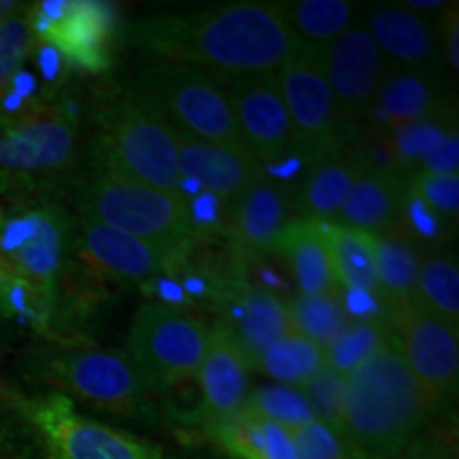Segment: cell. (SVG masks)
Wrapping results in <instances>:
<instances>
[{"label":"cell","mask_w":459,"mask_h":459,"mask_svg":"<svg viewBox=\"0 0 459 459\" xmlns=\"http://www.w3.org/2000/svg\"><path fill=\"white\" fill-rule=\"evenodd\" d=\"M128 41L153 62L213 77L277 73L302 43L287 22L283 4L273 3L158 13L132 24Z\"/></svg>","instance_id":"6da1fadb"},{"label":"cell","mask_w":459,"mask_h":459,"mask_svg":"<svg viewBox=\"0 0 459 459\" xmlns=\"http://www.w3.org/2000/svg\"><path fill=\"white\" fill-rule=\"evenodd\" d=\"M436 406L392 338L347 377L342 440L358 459H398Z\"/></svg>","instance_id":"7a4b0ae2"},{"label":"cell","mask_w":459,"mask_h":459,"mask_svg":"<svg viewBox=\"0 0 459 459\" xmlns=\"http://www.w3.org/2000/svg\"><path fill=\"white\" fill-rule=\"evenodd\" d=\"M24 372L51 392L115 415L149 411L152 389L126 353L82 344H45L24 358Z\"/></svg>","instance_id":"3957f363"},{"label":"cell","mask_w":459,"mask_h":459,"mask_svg":"<svg viewBox=\"0 0 459 459\" xmlns=\"http://www.w3.org/2000/svg\"><path fill=\"white\" fill-rule=\"evenodd\" d=\"M128 99L160 115L175 132L247 152L228 91L213 74L152 62L136 73Z\"/></svg>","instance_id":"277c9868"},{"label":"cell","mask_w":459,"mask_h":459,"mask_svg":"<svg viewBox=\"0 0 459 459\" xmlns=\"http://www.w3.org/2000/svg\"><path fill=\"white\" fill-rule=\"evenodd\" d=\"M94 169L108 179L181 194L175 130L132 99L115 108L102 126L94 147Z\"/></svg>","instance_id":"5b68a950"},{"label":"cell","mask_w":459,"mask_h":459,"mask_svg":"<svg viewBox=\"0 0 459 459\" xmlns=\"http://www.w3.org/2000/svg\"><path fill=\"white\" fill-rule=\"evenodd\" d=\"M79 204L83 217L122 230L170 255L179 254L196 237V221L183 194L160 192L94 172L83 183Z\"/></svg>","instance_id":"8992f818"},{"label":"cell","mask_w":459,"mask_h":459,"mask_svg":"<svg viewBox=\"0 0 459 459\" xmlns=\"http://www.w3.org/2000/svg\"><path fill=\"white\" fill-rule=\"evenodd\" d=\"M9 402L48 459H164L158 445L82 415L60 394H9Z\"/></svg>","instance_id":"52a82bcc"},{"label":"cell","mask_w":459,"mask_h":459,"mask_svg":"<svg viewBox=\"0 0 459 459\" xmlns=\"http://www.w3.org/2000/svg\"><path fill=\"white\" fill-rule=\"evenodd\" d=\"M209 330L203 321L162 302L136 311L126 338V355L152 392H169L196 378Z\"/></svg>","instance_id":"ba28073f"},{"label":"cell","mask_w":459,"mask_h":459,"mask_svg":"<svg viewBox=\"0 0 459 459\" xmlns=\"http://www.w3.org/2000/svg\"><path fill=\"white\" fill-rule=\"evenodd\" d=\"M79 145L77 122L57 107H34L0 124V189L43 186L66 172Z\"/></svg>","instance_id":"9c48e42d"},{"label":"cell","mask_w":459,"mask_h":459,"mask_svg":"<svg viewBox=\"0 0 459 459\" xmlns=\"http://www.w3.org/2000/svg\"><path fill=\"white\" fill-rule=\"evenodd\" d=\"M277 79L291 119L294 147L315 162L341 152L347 128L325 77L321 48L300 43L277 71Z\"/></svg>","instance_id":"30bf717a"},{"label":"cell","mask_w":459,"mask_h":459,"mask_svg":"<svg viewBox=\"0 0 459 459\" xmlns=\"http://www.w3.org/2000/svg\"><path fill=\"white\" fill-rule=\"evenodd\" d=\"M71 217L56 204H24L3 217L0 260L57 296L62 274L74 247Z\"/></svg>","instance_id":"8fae6325"},{"label":"cell","mask_w":459,"mask_h":459,"mask_svg":"<svg viewBox=\"0 0 459 459\" xmlns=\"http://www.w3.org/2000/svg\"><path fill=\"white\" fill-rule=\"evenodd\" d=\"M39 45L57 51L83 71H102L111 60L113 15L91 0H43L28 7Z\"/></svg>","instance_id":"7c38bea8"},{"label":"cell","mask_w":459,"mask_h":459,"mask_svg":"<svg viewBox=\"0 0 459 459\" xmlns=\"http://www.w3.org/2000/svg\"><path fill=\"white\" fill-rule=\"evenodd\" d=\"M389 319L402 358L438 411L457 389V328L428 313L417 302L394 311Z\"/></svg>","instance_id":"4fadbf2b"},{"label":"cell","mask_w":459,"mask_h":459,"mask_svg":"<svg viewBox=\"0 0 459 459\" xmlns=\"http://www.w3.org/2000/svg\"><path fill=\"white\" fill-rule=\"evenodd\" d=\"M228 91L245 149L257 164H277L294 147V130L277 73L217 77Z\"/></svg>","instance_id":"5bb4252c"},{"label":"cell","mask_w":459,"mask_h":459,"mask_svg":"<svg viewBox=\"0 0 459 459\" xmlns=\"http://www.w3.org/2000/svg\"><path fill=\"white\" fill-rule=\"evenodd\" d=\"M325 77L334 94L344 128L375 107L378 88L387 74V60L361 26L349 28L336 41L321 48Z\"/></svg>","instance_id":"9a60e30c"},{"label":"cell","mask_w":459,"mask_h":459,"mask_svg":"<svg viewBox=\"0 0 459 459\" xmlns=\"http://www.w3.org/2000/svg\"><path fill=\"white\" fill-rule=\"evenodd\" d=\"M175 136L181 181H194L213 196L237 203L254 183L264 179L262 166L247 152L215 145L181 132H175Z\"/></svg>","instance_id":"2e32d148"},{"label":"cell","mask_w":459,"mask_h":459,"mask_svg":"<svg viewBox=\"0 0 459 459\" xmlns=\"http://www.w3.org/2000/svg\"><path fill=\"white\" fill-rule=\"evenodd\" d=\"M79 254L94 271L107 277L143 281L162 273L170 262V254L139 240L130 234L82 215V226L74 234Z\"/></svg>","instance_id":"e0dca14e"},{"label":"cell","mask_w":459,"mask_h":459,"mask_svg":"<svg viewBox=\"0 0 459 459\" xmlns=\"http://www.w3.org/2000/svg\"><path fill=\"white\" fill-rule=\"evenodd\" d=\"M385 60H394L395 68L417 73H440L438 28L426 15L412 13L406 7H378L370 11L368 26H364Z\"/></svg>","instance_id":"ac0fdd59"},{"label":"cell","mask_w":459,"mask_h":459,"mask_svg":"<svg viewBox=\"0 0 459 459\" xmlns=\"http://www.w3.org/2000/svg\"><path fill=\"white\" fill-rule=\"evenodd\" d=\"M206 426L237 415L249 395V366L240 347L223 324L209 330V342L198 368Z\"/></svg>","instance_id":"d6986e66"},{"label":"cell","mask_w":459,"mask_h":459,"mask_svg":"<svg viewBox=\"0 0 459 459\" xmlns=\"http://www.w3.org/2000/svg\"><path fill=\"white\" fill-rule=\"evenodd\" d=\"M409 200V179L394 166H366L344 200L338 223L368 234L394 232Z\"/></svg>","instance_id":"ffe728a7"},{"label":"cell","mask_w":459,"mask_h":459,"mask_svg":"<svg viewBox=\"0 0 459 459\" xmlns=\"http://www.w3.org/2000/svg\"><path fill=\"white\" fill-rule=\"evenodd\" d=\"M243 351L247 366L260 358L273 344L283 341L291 332L287 302L266 290H245L237 298L230 317L221 321Z\"/></svg>","instance_id":"44dd1931"},{"label":"cell","mask_w":459,"mask_h":459,"mask_svg":"<svg viewBox=\"0 0 459 459\" xmlns=\"http://www.w3.org/2000/svg\"><path fill=\"white\" fill-rule=\"evenodd\" d=\"M277 251L290 264L300 294H341L325 237V221H290L281 234Z\"/></svg>","instance_id":"7402d4cb"},{"label":"cell","mask_w":459,"mask_h":459,"mask_svg":"<svg viewBox=\"0 0 459 459\" xmlns=\"http://www.w3.org/2000/svg\"><path fill=\"white\" fill-rule=\"evenodd\" d=\"M372 108L381 113L389 128L398 130L402 126L443 113L449 107L438 74L394 68L383 79Z\"/></svg>","instance_id":"603a6c76"},{"label":"cell","mask_w":459,"mask_h":459,"mask_svg":"<svg viewBox=\"0 0 459 459\" xmlns=\"http://www.w3.org/2000/svg\"><path fill=\"white\" fill-rule=\"evenodd\" d=\"M368 166L358 153H342L315 162L296 189V209L300 220L325 221L341 213L353 183Z\"/></svg>","instance_id":"cb8c5ba5"},{"label":"cell","mask_w":459,"mask_h":459,"mask_svg":"<svg viewBox=\"0 0 459 459\" xmlns=\"http://www.w3.org/2000/svg\"><path fill=\"white\" fill-rule=\"evenodd\" d=\"M287 223H290V211L283 192L264 177L237 200L232 234L243 249L266 254L277 249Z\"/></svg>","instance_id":"d4e9b609"},{"label":"cell","mask_w":459,"mask_h":459,"mask_svg":"<svg viewBox=\"0 0 459 459\" xmlns=\"http://www.w3.org/2000/svg\"><path fill=\"white\" fill-rule=\"evenodd\" d=\"M209 434L234 459H300L291 429L255 417L247 409L211 423Z\"/></svg>","instance_id":"484cf974"},{"label":"cell","mask_w":459,"mask_h":459,"mask_svg":"<svg viewBox=\"0 0 459 459\" xmlns=\"http://www.w3.org/2000/svg\"><path fill=\"white\" fill-rule=\"evenodd\" d=\"M378 298L387 304L389 315L415 302L421 254L402 232L375 234Z\"/></svg>","instance_id":"4316f807"},{"label":"cell","mask_w":459,"mask_h":459,"mask_svg":"<svg viewBox=\"0 0 459 459\" xmlns=\"http://www.w3.org/2000/svg\"><path fill=\"white\" fill-rule=\"evenodd\" d=\"M332 266L341 290L359 296H378L375 234L361 232L344 223L325 221Z\"/></svg>","instance_id":"83f0119b"},{"label":"cell","mask_w":459,"mask_h":459,"mask_svg":"<svg viewBox=\"0 0 459 459\" xmlns=\"http://www.w3.org/2000/svg\"><path fill=\"white\" fill-rule=\"evenodd\" d=\"M56 298L0 260V315L43 338H56Z\"/></svg>","instance_id":"f1b7e54d"},{"label":"cell","mask_w":459,"mask_h":459,"mask_svg":"<svg viewBox=\"0 0 459 459\" xmlns=\"http://www.w3.org/2000/svg\"><path fill=\"white\" fill-rule=\"evenodd\" d=\"M291 30L302 43L325 48L353 28L355 4L344 0H296L283 4Z\"/></svg>","instance_id":"f546056e"},{"label":"cell","mask_w":459,"mask_h":459,"mask_svg":"<svg viewBox=\"0 0 459 459\" xmlns=\"http://www.w3.org/2000/svg\"><path fill=\"white\" fill-rule=\"evenodd\" d=\"M287 315L291 332L324 351L351 319L341 294H298L287 302Z\"/></svg>","instance_id":"4dcf8cb0"},{"label":"cell","mask_w":459,"mask_h":459,"mask_svg":"<svg viewBox=\"0 0 459 459\" xmlns=\"http://www.w3.org/2000/svg\"><path fill=\"white\" fill-rule=\"evenodd\" d=\"M415 302L459 330V268L449 254H421Z\"/></svg>","instance_id":"1f68e13d"},{"label":"cell","mask_w":459,"mask_h":459,"mask_svg":"<svg viewBox=\"0 0 459 459\" xmlns=\"http://www.w3.org/2000/svg\"><path fill=\"white\" fill-rule=\"evenodd\" d=\"M325 364L324 349L308 342L307 338L290 334L283 341L266 349L254 364L251 370L271 377L281 385L300 387L308 377H313Z\"/></svg>","instance_id":"d6a6232c"},{"label":"cell","mask_w":459,"mask_h":459,"mask_svg":"<svg viewBox=\"0 0 459 459\" xmlns=\"http://www.w3.org/2000/svg\"><path fill=\"white\" fill-rule=\"evenodd\" d=\"M394 330L381 319H349L344 330L325 349V364L342 377H349L364 364L370 355L392 338Z\"/></svg>","instance_id":"836d02e7"},{"label":"cell","mask_w":459,"mask_h":459,"mask_svg":"<svg viewBox=\"0 0 459 459\" xmlns=\"http://www.w3.org/2000/svg\"><path fill=\"white\" fill-rule=\"evenodd\" d=\"M455 117L446 108L443 113H436L432 117L419 119L409 126H402L392 130V141H389V152H392L394 166H421L429 153L443 143L451 132H455Z\"/></svg>","instance_id":"e575fe53"},{"label":"cell","mask_w":459,"mask_h":459,"mask_svg":"<svg viewBox=\"0 0 459 459\" xmlns=\"http://www.w3.org/2000/svg\"><path fill=\"white\" fill-rule=\"evenodd\" d=\"M245 409L254 412L255 417L266 419V421L277 423V426L287 429L302 428L304 423L313 421L311 406L304 398L302 389L296 385L273 383V385L257 387L247 395Z\"/></svg>","instance_id":"d590c367"},{"label":"cell","mask_w":459,"mask_h":459,"mask_svg":"<svg viewBox=\"0 0 459 459\" xmlns=\"http://www.w3.org/2000/svg\"><path fill=\"white\" fill-rule=\"evenodd\" d=\"M304 398L311 406L313 419L321 426L332 429L342 438L344 417V394H347V377L336 372L332 366L324 364L300 385Z\"/></svg>","instance_id":"8d00e7d4"},{"label":"cell","mask_w":459,"mask_h":459,"mask_svg":"<svg viewBox=\"0 0 459 459\" xmlns=\"http://www.w3.org/2000/svg\"><path fill=\"white\" fill-rule=\"evenodd\" d=\"M37 45L39 41L28 22V9L0 22V99L37 51Z\"/></svg>","instance_id":"74e56055"},{"label":"cell","mask_w":459,"mask_h":459,"mask_svg":"<svg viewBox=\"0 0 459 459\" xmlns=\"http://www.w3.org/2000/svg\"><path fill=\"white\" fill-rule=\"evenodd\" d=\"M409 192L434 215H457L459 175H432V172L417 170L412 179H409Z\"/></svg>","instance_id":"f35d334b"},{"label":"cell","mask_w":459,"mask_h":459,"mask_svg":"<svg viewBox=\"0 0 459 459\" xmlns=\"http://www.w3.org/2000/svg\"><path fill=\"white\" fill-rule=\"evenodd\" d=\"M296 451L300 459H353V453L344 445L341 436L321 426L319 421H308L302 428L291 429Z\"/></svg>","instance_id":"ab89813d"},{"label":"cell","mask_w":459,"mask_h":459,"mask_svg":"<svg viewBox=\"0 0 459 459\" xmlns=\"http://www.w3.org/2000/svg\"><path fill=\"white\" fill-rule=\"evenodd\" d=\"M417 170L432 172V175H459V134L451 132L446 139L423 160Z\"/></svg>","instance_id":"60d3db41"},{"label":"cell","mask_w":459,"mask_h":459,"mask_svg":"<svg viewBox=\"0 0 459 459\" xmlns=\"http://www.w3.org/2000/svg\"><path fill=\"white\" fill-rule=\"evenodd\" d=\"M440 51L453 73L459 71V4L453 3L443 11V20L438 28Z\"/></svg>","instance_id":"b9f144b4"},{"label":"cell","mask_w":459,"mask_h":459,"mask_svg":"<svg viewBox=\"0 0 459 459\" xmlns=\"http://www.w3.org/2000/svg\"><path fill=\"white\" fill-rule=\"evenodd\" d=\"M398 459H455V453L438 438H417Z\"/></svg>","instance_id":"7bdbcfd3"},{"label":"cell","mask_w":459,"mask_h":459,"mask_svg":"<svg viewBox=\"0 0 459 459\" xmlns=\"http://www.w3.org/2000/svg\"><path fill=\"white\" fill-rule=\"evenodd\" d=\"M0 459H34L30 445L22 440L11 423H0Z\"/></svg>","instance_id":"ee69618b"},{"label":"cell","mask_w":459,"mask_h":459,"mask_svg":"<svg viewBox=\"0 0 459 459\" xmlns=\"http://www.w3.org/2000/svg\"><path fill=\"white\" fill-rule=\"evenodd\" d=\"M451 3H445V0H409V3H402V7H406L412 13H436V11H445Z\"/></svg>","instance_id":"f6af8a7d"},{"label":"cell","mask_w":459,"mask_h":459,"mask_svg":"<svg viewBox=\"0 0 459 459\" xmlns=\"http://www.w3.org/2000/svg\"><path fill=\"white\" fill-rule=\"evenodd\" d=\"M28 7H30V4L20 3V0H0V22L22 13V11H26Z\"/></svg>","instance_id":"bcb514c9"},{"label":"cell","mask_w":459,"mask_h":459,"mask_svg":"<svg viewBox=\"0 0 459 459\" xmlns=\"http://www.w3.org/2000/svg\"><path fill=\"white\" fill-rule=\"evenodd\" d=\"M3 409H11L9 392H0V423H7V419H3Z\"/></svg>","instance_id":"7dc6e473"},{"label":"cell","mask_w":459,"mask_h":459,"mask_svg":"<svg viewBox=\"0 0 459 459\" xmlns=\"http://www.w3.org/2000/svg\"><path fill=\"white\" fill-rule=\"evenodd\" d=\"M3 217H4V213H3V211H0V226H3Z\"/></svg>","instance_id":"c3c4849f"},{"label":"cell","mask_w":459,"mask_h":459,"mask_svg":"<svg viewBox=\"0 0 459 459\" xmlns=\"http://www.w3.org/2000/svg\"><path fill=\"white\" fill-rule=\"evenodd\" d=\"M353 459H358V457H353Z\"/></svg>","instance_id":"681fc988"}]
</instances>
